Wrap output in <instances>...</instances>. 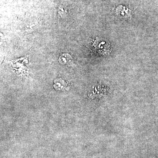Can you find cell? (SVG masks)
Returning <instances> with one entry per match:
<instances>
[{"label":"cell","instance_id":"1","mask_svg":"<svg viewBox=\"0 0 158 158\" xmlns=\"http://www.w3.org/2000/svg\"><path fill=\"white\" fill-rule=\"evenodd\" d=\"M94 47L96 48L97 51L100 53L103 54H108L110 52V46L106 41H102L100 40H96L94 42Z\"/></svg>","mask_w":158,"mask_h":158},{"label":"cell","instance_id":"2","mask_svg":"<svg viewBox=\"0 0 158 158\" xmlns=\"http://www.w3.org/2000/svg\"><path fill=\"white\" fill-rule=\"evenodd\" d=\"M116 12L119 17L126 19L131 16V11L126 6H119L116 8Z\"/></svg>","mask_w":158,"mask_h":158},{"label":"cell","instance_id":"3","mask_svg":"<svg viewBox=\"0 0 158 158\" xmlns=\"http://www.w3.org/2000/svg\"><path fill=\"white\" fill-rule=\"evenodd\" d=\"M72 60V58L70 55L68 54H63L59 57V62L62 64H67L70 63Z\"/></svg>","mask_w":158,"mask_h":158}]
</instances>
